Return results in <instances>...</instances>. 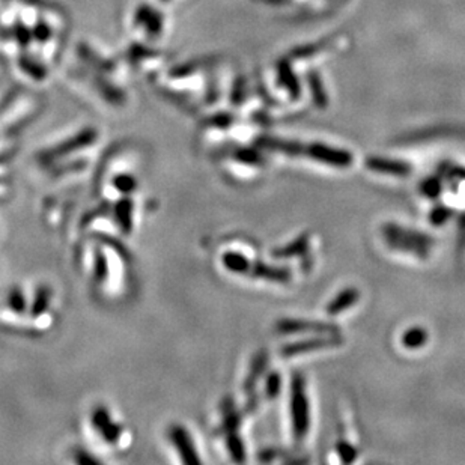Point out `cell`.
I'll return each mask as SVG.
<instances>
[{
  "mask_svg": "<svg viewBox=\"0 0 465 465\" xmlns=\"http://www.w3.org/2000/svg\"><path fill=\"white\" fill-rule=\"evenodd\" d=\"M452 209L447 208V207H444V205H438L433 208L431 211V214H429V220H431V223L433 226H441L446 223V221L452 217Z\"/></svg>",
  "mask_w": 465,
  "mask_h": 465,
  "instance_id": "18",
  "label": "cell"
},
{
  "mask_svg": "<svg viewBox=\"0 0 465 465\" xmlns=\"http://www.w3.org/2000/svg\"><path fill=\"white\" fill-rule=\"evenodd\" d=\"M321 48V46H306V47H300L297 50H294V56L296 57H309L312 56L315 52Z\"/></svg>",
  "mask_w": 465,
  "mask_h": 465,
  "instance_id": "27",
  "label": "cell"
},
{
  "mask_svg": "<svg viewBox=\"0 0 465 465\" xmlns=\"http://www.w3.org/2000/svg\"><path fill=\"white\" fill-rule=\"evenodd\" d=\"M342 343H343V338L340 335L318 336V338H312V339H306V340H300L296 343H289V345L282 348V354L285 357H292V356H297V354L340 347Z\"/></svg>",
  "mask_w": 465,
  "mask_h": 465,
  "instance_id": "4",
  "label": "cell"
},
{
  "mask_svg": "<svg viewBox=\"0 0 465 465\" xmlns=\"http://www.w3.org/2000/svg\"><path fill=\"white\" fill-rule=\"evenodd\" d=\"M282 335H294V333H315V335H340V328L335 324H326L319 321L305 319H282L276 326Z\"/></svg>",
  "mask_w": 465,
  "mask_h": 465,
  "instance_id": "3",
  "label": "cell"
},
{
  "mask_svg": "<svg viewBox=\"0 0 465 465\" xmlns=\"http://www.w3.org/2000/svg\"><path fill=\"white\" fill-rule=\"evenodd\" d=\"M267 352H261L259 356H256L255 361H254V365H251V370H250V375L247 378V382H246V389L250 390V389H254L256 386V382L259 380V377L262 375V373H264L265 368H267Z\"/></svg>",
  "mask_w": 465,
  "mask_h": 465,
  "instance_id": "17",
  "label": "cell"
},
{
  "mask_svg": "<svg viewBox=\"0 0 465 465\" xmlns=\"http://www.w3.org/2000/svg\"><path fill=\"white\" fill-rule=\"evenodd\" d=\"M223 265L235 275H246V272H250L251 268L250 261L246 256L235 254V251H228L223 255Z\"/></svg>",
  "mask_w": 465,
  "mask_h": 465,
  "instance_id": "14",
  "label": "cell"
},
{
  "mask_svg": "<svg viewBox=\"0 0 465 465\" xmlns=\"http://www.w3.org/2000/svg\"><path fill=\"white\" fill-rule=\"evenodd\" d=\"M279 80L280 83L288 89V92L291 94L292 98L297 99L301 95V86L286 60H283V62L279 64Z\"/></svg>",
  "mask_w": 465,
  "mask_h": 465,
  "instance_id": "12",
  "label": "cell"
},
{
  "mask_svg": "<svg viewBox=\"0 0 465 465\" xmlns=\"http://www.w3.org/2000/svg\"><path fill=\"white\" fill-rule=\"evenodd\" d=\"M366 167L373 172H378V174H390L398 176H405L411 172L410 163L382 157H369L366 160Z\"/></svg>",
  "mask_w": 465,
  "mask_h": 465,
  "instance_id": "5",
  "label": "cell"
},
{
  "mask_svg": "<svg viewBox=\"0 0 465 465\" xmlns=\"http://www.w3.org/2000/svg\"><path fill=\"white\" fill-rule=\"evenodd\" d=\"M94 137V133H83V134H80L78 137L73 139L69 141V144H65L62 146H57L56 149H53L52 153L48 154L50 158H56V157H62V155H67L69 154V151H73V149H77V148H82L85 145H88L90 140H92Z\"/></svg>",
  "mask_w": 465,
  "mask_h": 465,
  "instance_id": "16",
  "label": "cell"
},
{
  "mask_svg": "<svg viewBox=\"0 0 465 465\" xmlns=\"http://www.w3.org/2000/svg\"><path fill=\"white\" fill-rule=\"evenodd\" d=\"M301 155L321 161V163H326L333 167H340V169L349 167L354 161V157L349 151L331 148V146L322 145V144L303 145Z\"/></svg>",
  "mask_w": 465,
  "mask_h": 465,
  "instance_id": "2",
  "label": "cell"
},
{
  "mask_svg": "<svg viewBox=\"0 0 465 465\" xmlns=\"http://www.w3.org/2000/svg\"><path fill=\"white\" fill-rule=\"evenodd\" d=\"M336 449H338V453H339L340 459H342L343 462H347V464L352 462L354 459H356V457H357L356 449H354V447L351 446V444L347 443V441H339V443H338V446H336Z\"/></svg>",
  "mask_w": 465,
  "mask_h": 465,
  "instance_id": "22",
  "label": "cell"
},
{
  "mask_svg": "<svg viewBox=\"0 0 465 465\" xmlns=\"http://www.w3.org/2000/svg\"><path fill=\"white\" fill-rule=\"evenodd\" d=\"M291 414H292V429L297 441L306 437L310 424L309 399L306 395V382L303 377L296 375L291 387Z\"/></svg>",
  "mask_w": 465,
  "mask_h": 465,
  "instance_id": "1",
  "label": "cell"
},
{
  "mask_svg": "<svg viewBox=\"0 0 465 465\" xmlns=\"http://www.w3.org/2000/svg\"><path fill=\"white\" fill-rule=\"evenodd\" d=\"M115 186L119 191H123V193H131V191L136 190V181L131 176L123 175V176L116 178Z\"/></svg>",
  "mask_w": 465,
  "mask_h": 465,
  "instance_id": "24",
  "label": "cell"
},
{
  "mask_svg": "<svg viewBox=\"0 0 465 465\" xmlns=\"http://www.w3.org/2000/svg\"><path fill=\"white\" fill-rule=\"evenodd\" d=\"M77 461H78L80 464H85V462L97 464V462H98V461H97V459H94V458H88L86 454H85V452H83V453H78V458H77Z\"/></svg>",
  "mask_w": 465,
  "mask_h": 465,
  "instance_id": "29",
  "label": "cell"
},
{
  "mask_svg": "<svg viewBox=\"0 0 465 465\" xmlns=\"http://www.w3.org/2000/svg\"><path fill=\"white\" fill-rule=\"evenodd\" d=\"M48 303H50V292H48V289L41 288L38 291L36 298L34 301V306H32L34 315H39V313H43L48 307Z\"/></svg>",
  "mask_w": 465,
  "mask_h": 465,
  "instance_id": "21",
  "label": "cell"
},
{
  "mask_svg": "<svg viewBox=\"0 0 465 465\" xmlns=\"http://www.w3.org/2000/svg\"><path fill=\"white\" fill-rule=\"evenodd\" d=\"M280 386H282V378L279 373H271L267 380V386H265V391H267V396L268 398H276L280 391Z\"/></svg>",
  "mask_w": 465,
  "mask_h": 465,
  "instance_id": "23",
  "label": "cell"
},
{
  "mask_svg": "<svg viewBox=\"0 0 465 465\" xmlns=\"http://www.w3.org/2000/svg\"><path fill=\"white\" fill-rule=\"evenodd\" d=\"M422 191L423 195H426L431 199H436L440 196V193L443 191V186H441V181L436 176L428 178L426 181H423L422 184Z\"/></svg>",
  "mask_w": 465,
  "mask_h": 465,
  "instance_id": "19",
  "label": "cell"
},
{
  "mask_svg": "<svg viewBox=\"0 0 465 465\" xmlns=\"http://www.w3.org/2000/svg\"><path fill=\"white\" fill-rule=\"evenodd\" d=\"M428 331L422 327H412L403 333L402 345L408 349L422 348L428 342Z\"/></svg>",
  "mask_w": 465,
  "mask_h": 465,
  "instance_id": "15",
  "label": "cell"
},
{
  "mask_svg": "<svg viewBox=\"0 0 465 465\" xmlns=\"http://www.w3.org/2000/svg\"><path fill=\"white\" fill-rule=\"evenodd\" d=\"M249 275L255 276V277L265 279V280H271V282H288V280H291V270L289 268L271 267V265H267V264H261V262L251 264Z\"/></svg>",
  "mask_w": 465,
  "mask_h": 465,
  "instance_id": "8",
  "label": "cell"
},
{
  "mask_svg": "<svg viewBox=\"0 0 465 465\" xmlns=\"http://www.w3.org/2000/svg\"><path fill=\"white\" fill-rule=\"evenodd\" d=\"M238 158L250 165H262V158L256 153H251V151H241V154H238Z\"/></svg>",
  "mask_w": 465,
  "mask_h": 465,
  "instance_id": "26",
  "label": "cell"
},
{
  "mask_svg": "<svg viewBox=\"0 0 465 465\" xmlns=\"http://www.w3.org/2000/svg\"><path fill=\"white\" fill-rule=\"evenodd\" d=\"M384 238H386L387 244L393 250L405 251V254L416 255L419 258H428L429 256V247L420 244V242L410 241V240L401 238V237H395V235H384Z\"/></svg>",
  "mask_w": 465,
  "mask_h": 465,
  "instance_id": "9",
  "label": "cell"
},
{
  "mask_svg": "<svg viewBox=\"0 0 465 465\" xmlns=\"http://www.w3.org/2000/svg\"><path fill=\"white\" fill-rule=\"evenodd\" d=\"M170 438L172 443L175 444V447L178 449L181 458L186 464H199L200 459L196 454V449L191 443V438L188 436V432L183 426H174L170 431Z\"/></svg>",
  "mask_w": 465,
  "mask_h": 465,
  "instance_id": "6",
  "label": "cell"
},
{
  "mask_svg": "<svg viewBox=\"0 0 465 465\" xmlns=\"http://www.w3.org/2000/svg\"><path fill=\"white\" fill-rule=\"evenodd\" d=\"M228 444H229V450L232 453V457H234V459L240 461V462L244 461V458H246L244 446H242L241 438L237 436V433H230L228 438Z\"/></svg>",
  "mask_w": 465,
  "mask_h": 465,
  "instance_id": "20",
  "label": "cell"
},
{
  "mask_svg": "<svg viewBox=\"0 0 465 465\" xmlns=\"http://www.w3.org/2000/svg\"><path fill=\"white\" fill-rule=\"evenodd\" d=\"M307 85H309L310 95H312V99H313V103H315V106L319 109H326L328 104L326 88H324V85H322V80H321L319 74L315 73V71H312V73L307 74Z\"/></svg>",
  "mask_w": 465,
  "mask_h": 465,
  "instance_id": "11",
  "label": "cell"
},
{
  "mask_svg": "<svg viewBox=\"0 0 465 465\" xmlns=\"http://www.w3.org/2000/svg\"><path fill=\"white\" fill-rule=\"evenodd\" d=\"M11 300H9V303H11V306L14 307V310L17 312H25V307H26V301L22 296V292H20L18 289H15L11 296Z\"/></svg>",
  "mask_w": 465,
  "mask_h": 465,
  "instance_id": "25",
  "label": "cell"
},
{
  "mask_svg": "<svg viewBox=\"0 0 465 465\" xmlns=\"http://www.w3.org/2000/svg\"><path fill=\"white\" fill-rule=\"evenodd\" d=\"M307 250H309V237L306 234H303V235H300L298 238H296L294 241H292L291 244L272 251V256H276V258L303 256V255L307 254Z\"/></svg>",
  "mask_w": 465,
  "mask_h": 465,
  "instance_id": "13",
  "label": "cell"
},
{
  "mask_svg": "<svg viewBox=\"0 0 465 465\" xmlns=\"http://www.w3.org/2000/svg\"><path fill=\"white\" fill-rule=\"evenodd\" d=\"M382 234L384 235L401 237V238H405V240H410V241H416V242H420V244L426 246V247H431L433 244V240L428 234H424V232L407 229V228H402V226L395 225V223L384 225L382 226Z\"/></svg>",
  "mask_w": 465,
  "mask_h": 465,
  "instance_id": "7",
  "label": "cell"
},
{
  "mask_svg": "<svg viewBox=\"0 0 465 465\" xmlns=\"http://www.w3.org/2000/svg\"><path fill=\"white\" fill-rule=\"evenodd\" d=\"M95 272H97V279L98 280H103L106 277V272H107V264H106V259L103 258V255H98L97 259V267H95Z\"/></svg>",
  "mask_w": 465,
  "mask_h": 465,
  "instance_id": "28",
  "label": "cell"
},
{
  "mask_svg": "<svg viewBox=\"0 0 465 465\" xmlns=\"http://www.w3.org/2000/svg\"><path fill=\"white\" fill-rule=\"evenodd\" d=\"M359 298H360V292L356 288L343 289L338 297H335L330 301V305L327 306V313L331 317H336L343 310L351 307L352 305H356Z\"/></svg>",
  "mask_w": 465,
  "mask_h": 465,
  "instance_id": "10",
  "label": "cell"
}]
</instances>
